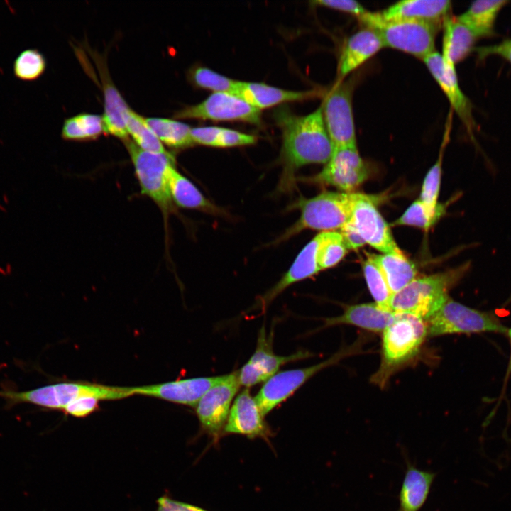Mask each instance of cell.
Listing matches in <instances>:
<instances>
[{
    "label": "cell",
    "mask_w": 511,
    "mask_h": 511,
    "mask_svg": "<svg viewBox=\"0 0 511 511\" xmlns=\"http://www.w3.org/2000/svg\"><path fill=\"white\" fill-rule=\"evenodd\" d=\"M448 136L449 135L445 136L438 160L427 173L422 187L419 199L432 210L436 209L440 204L437 200L441 184L443 150L448 142Z\"/></svg>",
    "instance_id": "38"
},
{
    "label": "cell",
    "mask_w": 511,
    "mask_h": 511,
    "mask_svg": "<svg viewBox=\"0 0 511 511\" xmlns=\"http://www.w3.org/2000/svg\"><path fill=\"white\" fill-rule=\"evenodd\" d=\"M222 377L192 378L133 387V393L195 407L206 392Z\"/></svg>",
    "instance_id": "17"
},
{
    "label": "cell",
    "mask_w": 511,
    "mask_h": 511,
    "mask_svg": "<svg viewBox=\"0 0 511 511\" xmlns=\"http://www.w3.org/2000/svg\"><path fill=\"white\" fill-rule=\"evenodd\" d=\"M168 186L173 203L182 208L217 214L220 209L209 201L199 189L172 165L168 172Z\"/></svg>",
    "instance_id": "27"
},
{
    "label": "cell",
    "mask_w": 511,
    "mask_h": 511,
    "mask_svg": "<svg viewBox=\"0 0 511 511\" xmlns=\"http://www.w3.org/2000/svg\"><path fill=\"white\" fill-rule=\"evenodd\" d=\"M99 75L102 82L104 94V119L105 133L112 135L121 141L129 136L126 126V116L129 106L114 84L107 74L106 69L100 63Z\"/></svg>",
    "instance_id": "25"
},
{
    "label": "cell",
    "mask_w": 511,
    "mask_h": 511,
    "mask_svg": "<svg viewBox=\"0 0 511 511\" xmlns=\"http://www.w3.org/2000/svg\"><path fill=\"white\" fill-rule=\"evenodd\" d=\"M368 177V167L357 146H354L334 148L322 171L308 180L314 183L335 187L344 192H352Z\"/></svg>",
    "instance_id": "14"
},
{
    "label": "cell",
    "mask_w": 511,
    "mask_h": 511,
    "mask_svg": "<svg viewBox=\"0 0 511 511\" xmlns=\"http://www.w3.org/2000/svg\"><path fill=\"white\" fill-rule=\"evenodd\" d=\"M99 402V400L93 397H82L67 405L62 411L66 414L84 417L98 409Z\"/></svg>",
    "instance_id": "40"
},
{
    "label": "cell",
    "mask_w": 511,
    "mask_h": 511,
    "mask_svg": "<svg viewBox=\"0 0 511 511\" xmlns=\"http://www.w3.org/2000/svg\"><path fill=\"white\" fill-rule=\"evenodd\" d=\"M422 61L441 88L451 108L473 139V132L477 128L473 116V106L460 87L455 65L444 60L441 54L436 51L426 57Z\"/></svg>",
    "instance_id": "16"
},
{
    "label": "cell",
    "mask_w": 511,
    "mask_h": 511,
    "mask_svg": "<svg viewBox=\"0 0 511 511\" xmlns=\"http://www.w3.org/2000/svg\"><path fill=\"white\" fill-rule=\"evenodd\" d=\"M384 48L378 33L364 27L348 38L339 56L338 81L344 79Z\"/></svg>",
    "instance_id": "20"
},
{
    "label": "cell",
    "mask_w": 511,
    "mask_h": 511,
    "mask_svg": "<svg viewBox=\"0 0 511 511\" xmlns=\"http://www.w3.org/2000/svg\"><path fill=\"white\" fill-rule=\"evenodd\" d=\"M365 27L375 30L384 47L396 49L423 60L435 52L440 24L409 20H383L378 12L368 11L359 18Z\"/></svg>",
    "instance_id": "6"
},
{
    "label": "cell",
    "mask_w": 511,
    "mask_h": 511,
    "mask_svg": "<svg viewBox=\"0 0 511 511\" xmlns=\"http://www.w3.org/2000/svg\"><path fill=\"white\" fill-rule=\"evenodd\" d=\"M363 275L368 290L376 303L380 308L389 310L392 293L388 286L385 275L370 254L363 264Z\"/></svg>",
    "instance_id": "34"
},
{
    "label": "cell",
    "mask_w": 511,
    "mask_h": 511,
    "mask_svg": "<svg viewBox=\"0 0 511 511\" xmlns=\"http://www.w3.org/2000/svg\"><path fill=\"white\" fill-rule=\"evenodd\" d=\"M188 78L196 87L216 92L233 94L238 80H234L206 67H194L188 72Z\"/></svg>",
    "instance_id": "35"
},
{
    "label": "cell",
    "mask_w": 511,
    "mask_h": 511,
    "mask_svg": "<svg viewBox=\"0 0 511 511\" xmlns=\"http://www.w3.org/2000/svg\"><path fill=\"white\" fill-rule=\"evenodd\" d=\"M353 86L352 79L337 81L321 106L325 126L334 148L357 146L352 107Z\"/></svg>",
    "instance_id": "10"
},
{
    "label": "cell",
    "mask_w": 511,
    "mask_h": 511,
    "mask_svg": "<svg viewBox=\"0 0 511 511\" xmlns=\"http://www.w3.org/2000/svg\"><path fill=\"white\" fill-rule=\"evenodd\" d=\"M256 138L236 130L219 127L215 147L231 148L249 145L256 143Z\"/></svg>",
    "instance_id": "39"
},
{
    "label": "cell",
    "mask_w": 511,
    "mask_h": 511,
    "mask_svg": "<svg viewBox=\"0 0 511 511\" xmlns=\"http://www.w3.org/2000/svg\"><path fill=\"white\" fill-rule=\"evenodd\" d=\"M506 334H507V336L509 337V340H510V363H509L510 364H509L508 370H509V372L511 373V328H510V329H507V331Z\"/></svg>",
    "instance_id": "45"
},
{
    "label": "cell",
    "mask_w": 511,
    "mask_h": 511,
    "mask_svg": "<svg viewBox=\"0 0 511 511\" xmlns=\"http://www.w3.org/2000/svg\"><path fill=\"white\" fill-rule=\"evenodd\" d=\"M241 386L238 370L223 375L198 402L196 414L202 429L214 439L224 431L231 402Z\"/></svg>",
    "instance_id": "12"
},
{
    "label": "cell",
    "mask_w": 511,
    "mask_h": 511,
    "mask_svg": "<svg viewBox=\"0 0 511 511\" xmlns=\"http://www.w3.org/2000/svg\"><path fill=\"white\" fill-rule=\"evenodd\" d=\"M381 268L392 294L399 292L416 278L415 265L404 254H370Z\"/></svg>",
    "instance_id": "29"
},
{
    "label": "cell",
    "mask_w": 511,
    "mask_h": 511,
    "mask_svg": "<svg viewBox=\"0 0 511 511\" xmlns=\"http://www.w3.org/2000/svg\"><path fill=\"white\" fill-rule=\"evenodd\" d=\"M308 351H300L289 356H279L274 353L271 335L267 336L265 327L260 330L254 353L242 368L238 370L241 385L249 388L265 382L277 373L283 365L312 356Z\"/></svg>",
    "instance_id": "15"
},
{
    "label": "cell",
    "mask_w": 511,
    "mask_h": 511,
    "mask_svg": "<svg viewBox=\"0 0 511 511\" xmlns=\"http://www.w3.org/2000/svg\"><path fill=\"white\" fill-rule=\"evenodd\" d=\"M451 9V1L448 0H403L378 13L386 21L409 20L442 25Z\"/></svg>",
    "instance_id": "22"
},
{
    "label": "cell",
    "mask_w": 511,
    "mask_h": 511,
    "mask_svg": "<svg viewBox=\"0 0 511 511\" xmlns=\"http://www.w3.org/2000/svg\"><path fill=\"white\" fill-rule=\"evenodd\" d=\"M129 154L141 193L150 198L162 213L167 233L169 216L174 211L168 186V172L175 165L174 156L145 151L128 138L122 141Z\"/></svg>",
    "instance_id": "7"
},
{
    "label": "cell",
    "mask_w": 511,
    "mask_h": 511,
    "mask_svg": "<svg viewBox=\"0 0 511 511\" xmlns=\"http://www.w3.org/2000/svg\"><path fill=\"white\" fill-rule=\"evenodd\" d=\"M380 197L359 193L354 202L350 221L366 244L383 253H402L392 235L390 226L376 207Z\"/></svg>",
    "instance_id": "13"
},
{
    "label": "cell",
    "mask_w": 511,
    "mask_h": 511,
    "mask_svg": "<svg viewBox=\"0 0 511 511\" xmlns=\"http://www.w3.org/2000/svg\"><path fill=\"white\" fill-rule=\"evenodd\" d=\"M223 432L242 434L249 438H268L270 435L264 416L249 388L243 389L235 398Z\"/></svg>",
    "instance_id": "18"
},
{
    "label": "cell",
    "mask_w": 511,
    "mask_h": 511,
    "mask_svg": "<svg viewBox=\"0 0 511 511\" xmlns=\"http://www.w3.org/2000/svg\"><path fill=\"white\" fill-rule=\"evenodd\" d=\"M260 115V110L235 94L213 92L201 103L176 111L173 117L178 119L242 121L259 126L261 123Z\"/></svg>",
    "instance_id": "11"
},
{
    "label": "cell",
    "mask_w": 511,
    "mask_h": 511,
    "mask_svg": "<svg viewBox=\"0 0 511 511\" xmlns=\"http://www.w3.org/2000/svg\"><path fill=\"white\" fill-rule=\"evenodd\" d=\"M358 341L344 348L325 361L317 364L277 373L265 382L255 397L258 406L265 416L278 405L290 397L309 379L322 369L339 362L341 359L358 351Z\"/></svg>",
    "instance_id": "9"
},
{
    "label": "cell",
    "mask_w": 511,
    "mask_h": 511,
    "mask_svg": "<svg viewBox=\"0 0 511 511\" xmlns=\"http://www.w3.org/2000/svg\"><path fill=\"white\" fill-rule=\"evenodd\" d=\"M148 125L162 143L175 150L189 148L194 145L191 138L192 128L175 119L145 118Z\"/></svg>",
    "instance_id": "30"
},
{
    "label": "cell",
    "mask_w": 511,
    "mask_h": 511,
    "mask_svg": "<svg viewBox=\"0 0 511 511\" xmlns=\"http://www.w3.org/2000/svg\"><path fill=\"white\" fill-rule=\"evenodd\" d=\"M405 471L398 495L396 511H419L424 505L436 478V473L418 468L405 449H401Z\"/></svg>",
    "instance_id": "19"
},
{
    "label": "cell",
    "mask_w": 511,
    "mask_h": 511,
    "mask_svg": "<svg viewBox=\"0 0 511 511\" xmlns=\"http://www.w3.org/2000/svg\"><path fill=\"white\" fill-rule=\"evenodd\" d=\"M427 336L423 319L408 313L396 314L383 332L381 363L373 376V382L384 386L394 371L418 353Z\"/></svg>",
    "instance_id": "4"
},
{
    "label": "cell",
    "mask_w": 511,
    "mask_h": 511,
    "mask_svg": "<svg viewBox=\"0 0 511 511\" xmlns=\"http://www.w3.org/2000/svg\"><path fill=\"white\" fill-rule=\"evenodd\" d=\"M339 232L348 250L358 249L366 244L357 229L350 221L339 229Z\"/></svg>",
    "instance_id": "43"
},
{
    "label": "cell",
    "mask_w": 511,
    "mask_h": 511,
    "mask_svg": "<svg viewBox=\"0 0 511 511\" xmlns=\"http://www.w3.org/2000/svg\"><path fill=\"white\" fill-rule=\"evenodd\" d=\"M359 193L323 192L312 198H300L294 209L299 219L280 237L287 239L304 229L332 231L341 229L349 220Z\"/></svg>",
    "instance_id": "5"
},
{
    "label": "cell",
    "mask_w": 511,
    "mask_h": 511,
    "mask_svg": "<svg viewBox=\"0 0 511 511\" xmlns=\"http://www.w3.org/2000/svg\"><path fill=\"white\" fill-rule=\"evenodd\" d=\"M396 314L380 308L376 303H363L347 306L337 317L324 319L323 327L338 324H350L380 333L393 322Z\"/></svg>",
    "instance_id": "23"
},
{
    "label": "cell",
    "mask_w": 511,
    "mask_h": 511,
    "mask_svg": "<svg viewBox=\"0 0 511 511\" xmlns=\"http://www.w3.org/2000/svg\"><path fill=\"white\" fill-rule=\"evenodd\" d=\"M105 133L102 115L80 113L64 121L61 136L64 140L89 141Z\"/></svg>",
    "instance_id": "31"
},
{
    "label": "cell",
    "mask_w": 511,
    "mask_h": 511,
    "mask_svg": "<svg viewBox=\"0 0 511 511\" xmlns=\"http://www.w3.org/2000/svg\"><path fill=\"white\" fill-rule=\"evenodd\" d=\"M442 57L456 65L463 60L476 48L478 39L471 29L458 18L449 15L444 20Z\"/></svg>",
    "instance_id": "26"
},
{
    "label": "cell",
    "mask_w": 511,
    "mask_h": 511,
    "mask_svg": "<svg viewBox=\"0 0 511 511\" xmlns=\"http://www.w3.org/2000/svg\"><path fill=\"white\" fill-rule=\"evenodd\" d=\"M425 322L429 336L483 332L506 334L507 331L493 312L471 308L451 297Z\"/></svg>",
    "instance_id": "8"
},
{
    "label": "cell",
    "mask_w": 511,
    "mask_h": 511,
    "mask_svg": "<svg viewBox=\"0 0 511 511\" xmlns=\"http://www.w3.org/2000/svg\"><path fill=\"white\" fill-rule=\"evenodd\" d=\"M282 132L280 153L282 173L278 190L295 189L297 170L309 164H326L334 153V145L324 121L321 106L305 116H297L285 109L275 113Z\"/></svg>",
    "instance_id": "1"
},
{
    "label": "cell",
    "mask_w": 511,
    "mask_h": 511,
    "mask_svg": "<svg viewBox=\"0 0 511 511\" xmlns=\"http://www.w3.org/2000/svg\"><path fill=\"white\" fill-rule=\"evenodd\" d=\"M126 126L128 136L141 149L156 153H170L158 139L145 118L129 107L126 116Z\"/></svg>",
    "instance_id": "32"
},
{
    "label": "cell",
    "mask_w": 511,
    "mask_h": 511,
    "mask_svg": "<svg viewBox=\"0 0 511 511\" xmlns=\"http://www.w3.org/2000/svg\"><path fill=\"white\" fill-rule=\"evenodd\" d=\"M446 206L447 204H440L436 209L432 210L419 199L414 201L392 226H410L427 231L444 215Z\"/></svg>",
    "instance_id": "33"
},
{
    "label": "cell",
    "mask_w": 511,
    "mask_h": 511,
    "mask_svg": "<svg viewBox=\"0 0 511 511\" xmlns=\"http://www.w3.org/2000/svg\"><path fill=\"white\" fill-rule=\"evenodd\" d=\"M46 69V60L37 49L21 51L13 64L14 76L21 80L31 82L38 79Z\"/></svg>",
    "instance_id": "36"
},
{
    "label": "cell",
    "mask_w": 511,
    "mask_h": 511,
    "mask_svg": "<svg viewBox=\"0 0 511 511\" xmlns=\"http://www.w3.org/2000/svg\"><path fill=\"white\" fill-rule=\"evenodd\" d=\"M509 3L507 0H478L471 3L458 20L468 26L479 39L495 34V24L500 11Z\"/></svg>",
    "instance_id": "28"
},
{
    "label": "cell",
    "mask_w": 511,
    "mask_h": 511,
    "mask_svg": "<svg viewBox=\"0 0 511 511\" xmlns=\"http://www.w3.org/2000/svg\"><path fill=\"white\" fill-rule=\"evenodd\" d=\"M233 94L259 110L285 102L302 101L317 96L314 91H290L263 83L243 81H238Z\"/></svg>",
    "instance_id": "24"
},
{
    "label": "cell",
    "mask_w": 511,
    "mask_h": 511,
    "mask_svg": "<svg viewBox=\"0 0 511 511\" xmlns=\"http://www.w3.org/2000/svg\"><path fill=\"white\" fill-rule=\"evenodd\" d=\"M322 240V232L317 234L299 253L294 262L281 278L260 301V307L265 308L278 295L291 285L311 278L320 272L318 252Z\"/></svg>",
    "instance_id": "21"
},
{
    "label": "cell",
    "mask_w": 511,
    "mask_h": 511,
    "mask_svg": "<svg viewBox=\"0 0 511 511\" xmlns=\"http://www.w3.org/2000/svg\"><path fill=\"white\" fill-rule=\"evenodd\" d=\"M322 240L318 252L320 271L339 263L345 256L348 248L339 231H321Z\"/></svg>",
    "instance_id": "37"
},
{
    "label": "cell",
    "mask_w": 511,
    "mask_h": 511,
    "mask_svg": "<svg viewBox=\"0 0 511 511\" xmlns=\"http://www.w3.org/2000/svg\"><path fill=\"white\" fill-rule=\"evenodd\" d=\"M134 395L133 387L109 386L87 382H60L29 390L18 391L4 387L0 397L5 407L11 409L20 404L33 405L48 410H61L82 397H93L99 400H116Z\"/></svg>",
    "instance_id": "2"
},
{
    "label": "cell",
    "mask_w": 511,
    "mask_h": 511,
    "mask_svg": "<svg viewBox=\"0 0 511 511\" xmlns=\"http://www.w3.org/2000/svg\"><path fill=\"white\" fill-rule=\"evenodd\" d=\"M473 51L480 60L494 55L505 59L511 64V38L492 45L476 47Z\"/></svg>",
    "instance_id": "42"
},
{
    "label": "cell",
    "mask_w": 511,
    "mask_h": 511,
    "mask_svg": "<svg viewBox=\"0 0 511 511\" xmlns=\"http://www.w3.org/2000/svg\"><path fill=\"white\" fill-rule=\"evenodd\" d=\"M157 503L156 511H207L195 505L174 500L167 496L159 498Z\"/></svg>",
    "instance_id": "44"
},
{
    "label": "cell",
    "mask_w": 511,
    "mask_h": 511,
    "mask_svg": "<svg viewBox=\"0 0 511 511\" xmlns=\"http://www.w3.org/2000/svg\"><path fill=\"white\" fill-rule=\"evenodd\" d=\"M312 4L324 6L357 16L358 18L368 11L360 3L353 0H317Z\"/></svg>",
    "instance_id": "41"
},
{
    "label": "cell",
    "mask_w": 511,
    "mask_h": 511,
    "mask_svg": "<svg viewBox=\"0 0 511 511\" xmlns=\"http://www.w3.org/2000/svg\"><path fill=\"white\" fill-rule=\"evenodd\" d=\"M470 267L468 261L455 268L415 278L392 295L389 310L395 314H411L427 321L449 297V290L460 282Z\"/></svg>",
    "instance_id": "3"
}]
</instances>
